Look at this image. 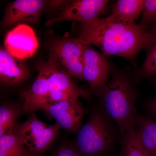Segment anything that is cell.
<instances>
[{
    "mask_svg": "<svg viewBox=\"0 0 156 156\" xmlns=\"http://www.w3.org/2000/svg\"><path fill=\"white\" fill-rule=\"evenodd\" d=\"M154 34L139 24H126L99 18L82 24L79 36L72 39L78 44L93 45L107 57L117 56L134 62L141 50L147 49Z\"/></svg>",
    "mask_w": 156,
    "mask_h": 156,
    "instance_id": "6da1fadb",
    "label": "cell"
},
{
    "mask_svg": "<svg viewBox=\"0 0 156 156\" xmlns=\"http://www.w3.org/2000/svg\"><path fill=\"white\" fill-rule=\"evenodd\" d=\"M109 1L107 0L67 1L58 16L45 23L47 27L64 21H75L88 24L100 18Z\"/></svg>",
    "mask_w": 156,
    "mask_h": 156,
    "instance_id": "5b68a950",
    "label": "cell"
},
{
    "mask_svg": "<svg viewBox=\"0 0 156 156\" xmlns=\"http://www.w3.org/2000/svg\"><path fill=\"white\" fill-rule=\"evenodd\" d=\"M83 114L81 105L59 115L56 119V123L69 132L77 133L82 127Z\"/></svg>",
    "mask_w": 156,
    "mask_h": 156,
    "instance_id": "ac0fdd59",
    "label": "cell"
},
{
    "mask_svg": "<svg viewBox=\"0 0 156 156\" xmlns=\"http://www.w3.org/2000/svg\"><path fill=\"white\" fill-rule=\"evenodd\" d=\"M50 91L47 79L41 72L38 71L36 80L30 89L20 94L24 101L23 111L29 113L41 110L42 104Z\"/></svg>",
    "mask_w": 156,
    "mask_h": 156,
    "instance_id": "7c38bea8",
    "label": "cell"
},
{
    "mask_svg": "<svg viewBox=\"0 0 156 156\" xmlns=\"http://www.w3.org/2000/svg\"><path fill=\"white\" fill-rule=\"evenodd\" d=\"M75 98H79L62 91L50 90L42 104L41 110H44L46 108L56 104L58 102Z\"/></svg>",
    "mask_w": 156,
    "mask_h": 156,
    "instance_id": "603a6c76",
    "label": "cell"
},
{
    "mask_svg": "<svg viewBox=\"0 0 156 156\" xmlns=\"http://www.w3.org/2000/svg\"><path fill=\"white\" fill-rule=\"evenodd\" d=\"M83 45L84 80L98 95L106 87L111 76L110 63L102 53L95 50L90 45Z\"/></svg>",
    "mask_w": 156,
    "mask_h": 156,
    "instance_id": "8992f818",
    "label": "cell"
},
{
    "mask_svg": "<svg viewBox=\"0 0 156 156\" xmlns=\"http://www.w3.org/2000/svg\"><path fill=\"white\" fill-rule=\"evenodd\" d=\"M50 48L48 64L70 77L84 80L83 45L72 39H60L53 42Z\"/></svg>",
    "mask_w": 156,
    "mask_h": 156,
    "instance_id": "277c9868",
    "label": "cell"
},
{
    "mask_svg": "<svg viewBox=\"0 0 156 156\" xmlns=\"http://www.w3.org/2000/svg\"><path fill=\"white\" fill-rule=\"evenodd\" d=\"M122 156H152L140 142L136 128L122 137Z\"/></svg>",
    "mask_w": 156,
    "mask_h": 156,
    "instance_id": "d6986e66",
    "label": "cell"
},
{
    "mask_svg": "<svg viewBox=\"0 0 156 156\" xmlns=\"http://www.w3.org/2000/svg\"><path fill=\"white\" fill-rule=\"evenodd\" d=\"M152 32L154 34V37L146 50L147 55L141 70L142 73L146 76L156 75V29Z\"/></svg>",
    "mask_w": 156,
    "mask_h": 156,
    "instance_id": "7402d4cb",
    "label": "cell"
},
{
    "mask_svg": "<svg viewBox=\"0 0 156 156\" xmlns=\"http://www.w3.org/2000/svg\"><path fill=\"white\" fill-rule=\"evenodd\" d=\"M136 129L140 142L152 156H156V122L146 117L137 116Z\"/></svg>",
    "mask_w": 156,
    "mask_h": 156,
    "instance_id": "4fadbf2b",
    "label": "cell"
},
{
    "mask_svg": "<svg viewBox=\"0 0 156 156\" xmlns=\"http://www.w3.org/2000/svg\"><path fill=\"white\" fill-rule=\"evenodd\" d=\"M61 128L56 122L52 126H48L34 139L26 144L25 147L34 156L44 153L53 144Z\"/></svg>",
    "mask_w": 156,
    "mask_h": 156,
    "instance_id": "5bb4252c",
    "label": "cell"
},
{
    "mask_svg": "<svg viewBox=\"0 0 156 156\" xmlns=\"http://www.w3.org/2000/svg\"><path fill=\"white\" fill-rule=\"evenodd\" d=\"M37 69L45 76L50 90L62 91L78 98H87L90 95L86 90L78 87L69 76L48 62L40 63L37 66Z\"/></svg>",
    "mask_w": 156,
    "mask_h": 156,
    "instance_id": "9c48e42d",
    "label": "cell"
},
{
    "mask_svg": "<svg viewBox=\"0 0 156 156\" xmlns=\"http://www.w3.org/2000/svg\"><path fill=\"white\" fill-rule=\"evenodd\" d=\"M30 70L23 60L14 57L5 48L0 49V80L2 83L14 85L27 80Z\"/></svg>",
    "mask_w": 156,
    "mask_h": 156,
    "instance_id": "30bf717a",
    "label": "cell"
},
{
    "mask_svg": "<svg viewBox=\"0 0 156 156\" xmlns=\"http://www.w3.org/2000/svg\"><path fill=\"white\" fill-rule=\"evenodd\" d=\"M139 24L151 31L156 29V0H145Z\"/></svg>",
    "mask_w": 156,
    "mask_h": 156,
    "instance_id": "44dd1931",
    "label": "cell"
},
{
    "mask_svg": "<svg viewBox=\"0 0 156 156\" xmlns=\"http://www.w3.org/2000/svg\"><path fill=\"white\" fill-rule=\"evenodd\" d=\"M148 109L152 114L156 116V98L149 103Z\"/></svg>",
    "mask_w": 156,
    "mask_h": 156,
    "instance_id": "d4e9b609",
    "label": "cell"
},
{
    "mask_svg": "<svg viewBox=\"0 0 156 156\" xmlns=\"http://www.w3.org/2000/svg\"><path fill=\"white\" fill-rule=\"evenodd\" d=\"M48 126V125L39 120L34 114L32 113L27 121L16 125L14 134L20 138L25 145L34 139Z\"/></svg>",
    "mask_w": 156,
    "mask_h": 156,
    "instance_id": "9a60e30c",
    "label": "cell"
},
{
    "mask_svg": "<svg viewBox=\"0 0 156 156\" xmlns=\"http://www.w3.org/2000/svg\"><path fill=\"white\" fill-rule=\"evenodd\" d=\"M53 156H79L78 151L71 146H62Z\"/></svg>",
    "mask_w": 156,
    "mask_h": 156,
    "instance_id": "cb8c5ba5",
    "label": "cell"
},
{
    "mask_svg": "<svg viewBox=\"0 0 156 156\" xmlns=\"http://www.w3.org/2000/svg\"><path fill=\"white\" fill-rule=\"evenodd\" d=\"M0 156H34L14 133L0 137Z\"/></svg>",
    "mask_w": 156,
    "mask_h": 156,
    "instance_id": "2e32d148",
    "label": "cell"
},
{
    "mask_svg": "<svg viewBox=\"0 0 156 156\" xmlns=\"http://www.w3.org/2000/svg\"><path fill=\"white\" fill-rule=\"evenodd\" d=\"M145 3V0H119L106 19L124 24H134L142 13Z\"/></svg>",
    "mask_w": 156,
    "mask_h": 156,
    "instance_id": "8fae6325",
    "label": "cell"
},
{
    "mask_svg": "<svg viewBox=\"0 0 156 156\" xmlns=\"http://www.w3.org/2000/svg\"><path fill=\"white\" fill-rule=\"evenodd\" d=\"M20 109L11 105H4L0 107V137L14 133L16 122L20 116Z\"/></svg>",
    "mask_w": 156,
    "mask_h": 156,
    "instance_id": "e0dca14e",
    "label": "cell"
},
{
    "mask_svg": "<svg viewBox=\"0 0 156 156\" xmlns=\"http://www.w3.org/2000/svg\"><path fill=\"white\" fill-rule=\"evenodd\" d=\"M111 76L105 88L98 94L107 114L117 124L122 136L136 128L135 108L137 93L126 73L110 63Z\"/></svg>",
    "mask_w": 156,
    "mask_h": 156,
    "instance_id": "7a4b0ae2",
    "label": "cell"
},
{
    "mask_svg": "<svg viewBox=\"0 0 156 156\" xmlns=\"http://www.w3.org/2000/svg\"><path fill=\"white\" fill-rule=\"evenodd\" d=\"M80 105L79 98H72L48 107L44 110L50 119H56L60 115Z\"/></svg>",
    "mask_w": 156,
    "mask_h": 156,
    "instance_id": "ffe728a7",
    "label": "cell"
},
{
    "mask_svg": "<svg viewBox=\"0 0 156 156\" xmlns=\"http://www.w3.org/2000/svg\"><path fill=\"white\" fill-rule=\"evenodd\" d=\"M113 132L106 116L99 111L92 112L78 132L77 147L86 156H95L106 151L113 141Z\"/></svg>",
    "mask_w": 156,
    "mask_h": 156,
    "instance_id": "3957f363",
    "label": "cell"
},
{
    "mask_svg": "<svg viewBox=\"0 0 156 156\" xmlns=\"http://www.w3.org/2000/svg\"><path fill=\"white\" fill-rule=\"evenodd\" d=\"M5 49L14 57L24 60L31 57L39 47L36 34L27 24H20L13 27L6 35Z\"/></svg>",
    "mask_w": 156,
    "mask_h": 156,
    "instance_id": "ba28073f",
    "label": "cell"
},
{
    "mask_svg": "<svg viewBox=\"0 0 156 156\" xmlns=\"http://www.w3.org/2000/svg\"><path fill=\"white\" fill-rule=\"evenodd\" d=\"M46 3L42 0H16L9 3L1 26L8 28L20 24H37Z\"/></svg>",
    "mask_w": 156,
    "mask_h": 156,
    "instance_id": "52a82bcc",
    "label": "cell"
}]
</instances>
